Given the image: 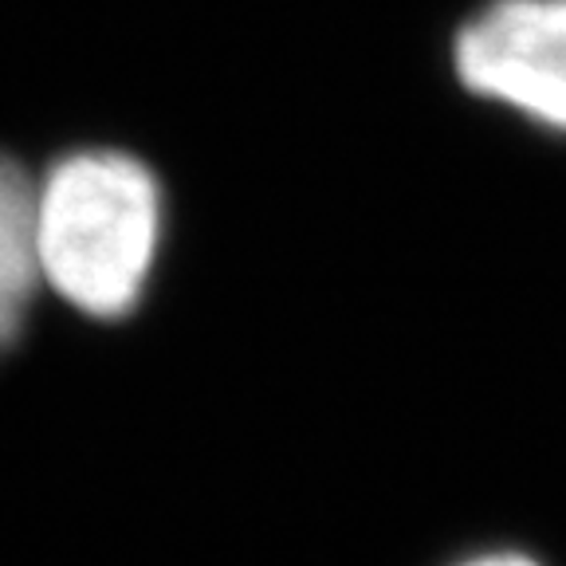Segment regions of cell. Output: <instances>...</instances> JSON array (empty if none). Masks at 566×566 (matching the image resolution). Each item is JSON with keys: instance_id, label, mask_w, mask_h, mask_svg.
I'll list each match as a JSON object with an SVG mask.
<instances>
[{"instance_id": "2", "label": "cell", "mask_w": 566, "mask_h": 566, "mask_svg": "<svg viewBox=\"0 0 566 566\" xmlns=\"http://www.w3.org/2000/svg\"><path fill=\"white\" fill-rule=\"evenodd\" d=\"M472 95L566 130V0H492L452 44Z\"/></svg>"}, {"instance_id": "1", "label": "cell", "mask_w": 566, "mask_h": 566, "mask_svg": "<svg viewBox=\"0 0 566 566\" xmlns=\"http://www.w3.org/2000/svg\"><path fill=\"white\" fill-rule=\"evenodd\" d=\"M40 280L83 315L138 307L161 244V186L150 166L118 150L55 161L35 186Z\"/></svg>"}, {"instance_id": "4", "label": "cell", "mask_w": 566, "mask_h": 566, "mask_svg": "<svg viewBox=\"0 0 566 566\" xmlns=\"http://www.w3.org/2000/svg\"><path fill=\"white\" fill-rule=\"evenodd\" d=\"M460 566H539V563H535V558H527V555H515V551H492V555L464 558Z\"/></svg>"}, {"instance_id": "3", "label": "cell", "mask_w": 566, "mask_h": 566, "mask_svg": "<svg viewBox=\"0 0 566 566\" xmlns=\"http://www.w3.org/2000/svg\"><path fill=\"white\" fill-rule=\"evenodd\" d=\"M35 186L12 158H0V350L12 346L40 287L35 264Z\"/></svg>"}]
</instances>
